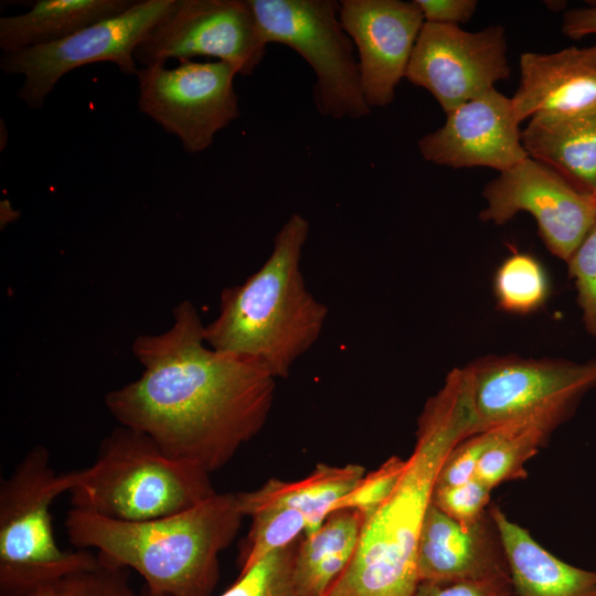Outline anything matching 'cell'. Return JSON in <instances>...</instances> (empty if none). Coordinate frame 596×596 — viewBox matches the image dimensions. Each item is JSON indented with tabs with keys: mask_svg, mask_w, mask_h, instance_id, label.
Wrapping results in <instances>:
<instances>
[{
	"mask_svg": "<svg viewBox=\"0 0 596 596\" xmlns=\"http://www.w3.org/2000/svg\"><path fill=\"white\" fill-rule=\"evenodd\" d=\"M244 547L241 550V571L253 566L267 554L284 549L305 533V515L289 508H269L254 513Z\"/></svg>",
	"mask_w": 596,
	"mask_h": 596,
	"instance_id": "25",
	"label": "cell"
},
{
	"mask_svg": "<svg viewBox=\"0 0 596 596\" xmlns=\"http://www.w3.org/2000/svg\"><path fill=\"white\" fill-rule=\"evenodd\" d=\"M309 222L295 213L279 228L263 266L243 284L226 287L217 317L204 326L213 350L248 360L275 379L318 340L328 308L307 289L300 259Z\"/></svg>",
	"mask_w": 596,
	"mask_h": 596,
	"instance_id": "4",
	"label": "cell"
},
{
	"mask_svg": "<svg viewBox=\"0 0 596 596\" xmlns=\"http://www.w3.org/2000/svg\"><path fill=\"white\" fill-rule=\"evenodd\" d=\"M528 156L557 172L575 189L596 190V104L567 114H538L521 130Z\"/></svg>",
	"mask_w": 596,
	"mask_h": 596,
	"instance_id": "18",
	"label": "cell"
},
{
	"mask_svg": "<svg viewBox=\"0 0 596 596\" xmlns=\"http://www.w3.org/2000/svg\"><path fill=\"white\" fill-rule=\"evenodd\" d=\"M296 546L297 541L241 571L220 596H299L292 576Z\"/></svg>",
	"mask_w": 596,
	"mask_h": 596,
	"instance_id": "26",
	"label": "cell"
},
{
	"mask_svg": "<svg viewBox=\"0 0 596 596\" xmlns=\"http://www.w3.org/2000/svg\"><path fill=\"white\" fill-rule=\"evenodd\" d=\"M25 596H57L56 583L42 586Z\"/></svg>",
	"mask_w": 596,
	"mask_h": 596,
	"instance_id": "36",
	"label": "cell"
},
{
	"mask_svg": "<svg viewBox=\"0 0 596 596\" xmlns=\"http://www.w3.org/2000/svg\"><path fill=\"white\" fill-rule=\"evenodd\" d=\"M581 401L582 397H564L500 425V435L481 458L476 477L491 489L525 478L526 461L575 413Z\"/></svg>",
	"mask_w": 596,
	"mask_h": 596,
	"instance_id": "22",
	"label": "cell"
},
{
	"mask_svg": "<svg viewBox=\"0 0 596 596\" xmlns=\"http://www.w3.org/2000/svg\"><path fill=\"white\" fill-rule=\"evenodd\" d=\"M243 518L237 493L215 492L184 511L138 522L72 508L64 525L74 546L96 550L102 563L131 568L161 596H211L219 555Z\"/></svg>",
	"mask_w": 596,
	"mask_h": 596,
	"instance_id": "3",
	"label": "cell"
},
{
	"mask_svg": "<svg viewBox=\"0 0 596 596\" xmlns=\"http://www.w3.org/2000/svg\"><path fill=\"white\" fill-rule=\"evenodd\" d=\"M475 424L469 369L455 368L419 414L397 487L364 522L350 564L323 596L414 595L418 542L438 472L451 449L475 434Z\"/></svg>",
	"mask_w": 596,
	"mask_h": 596,
	"instance_id": "2",
	"label": "cell"
},
{
	"mask_svg": "<svg viewBox=\"0 0 596 596\" xmlns=\"http://www.w3.org/2000/svg\"><path fill=\"white\" fill-rule=\"evenodd\" d=\"M406 467V459L392 456L379 468L365 473L359 483L334 507L358 511L368 521L391 497Z\"/></svg>",
	"mask_w": 596,
	"mask_h": 596,
	"instance_id": "27",
	"label": "cell"
},
{
	"mask_svg": "<svg viewBox=\"0 0 596 596\" xmlns=\"http://www.w3.org/2000/svg\"><path fill=\"white\" fill-rule=\"evenodd\" d=\"M586 332L596 339V223L566 262Z\"/></svg>",
	"mask_w": 596,
	"mask_h": 596,
	"instance_id": "28",
	"label": "cell"
},
{
	"mask_svg": "<svg viewBox=\"0 0 596 596\" xmlns=\"http://www.w3.org/2000/svg\"><path fill=\"white\" fill-rule=\"evenodd\" d=\"M519 125L511 98L493 88L449 111L445 124L417 145L434 164L502 172L529 157Z\"/></svg>",
	"mask_w": 596,
	"mask_h": 596,
	"instance_id": "15",
	"label": "cell"
},
{
	"mask_svg": "<svg viewBox=\"0 0 596 596\" xmlns=\"http://www.w3.org/2000/svg\"><path fill=\"white\" fill-rule=\"evenodd\" d=\"M19 216L18 212L12 207L9 200L4 199L0 202V224L1 227L13 222Z\"/></svg>",
	"mask_w": 596,
	"mask_h": 596,
	"instance_id": "35",
	"label": "cell"
},
{
	"mask_svg": "<svg viewBox=\"0 0 596 596\" xmlns=\"http://www.w3.org/2000/svg\"><path fill=\"white\" fill-rule=\"evenodd\" d=\"M266 46L249 0H174L134 55L139 67L215 57L249 76Z\"/></svg>",
	"mask_w": 596,
	"mask_h": 596,
	"instance_id": "10",
	"label": "cell"
},
{
	"mask_svg": "<svg viewBox=\"0 0 596 596\" xmlns=\"http://www.w3.org/2000/svg\"><path fill=\"white\" fill-rule=\"evenodd\" d=\"M57 596H139L130 585L126 568L99 563L73 573L56 583Z\"/></svg>",
	"mask_w": 596,
	"mask_h": 596,
	"instance_id": "30",
	"label": "cell"
},
{
	"mask_svg": "<svg viewBox=\"0 0 596 596\" xmlns=\"http://www.w3.org/2000/svg\"><path fill=\"white\" fill-rule=\"evenodd\" d=\"M520 83L511 98L521 123L538 114H567L596 104V43L520 56Z\"/></svg>",
	"mask_w": 596,
	"mask_h": 596,
	"instance_id": "17",
	"label": "cell"
},
{
	"mask_svg": "<svg viewBox=\"0 0 596 596\" xmlns=\"http://www.w3.org/2000/svg\"><path fill=\"white\" fill-rule=\"evenodd\" d=\"M174 0H137L124 12L89 24L50 44L6 53L0 68L20 75L18 97L40 109L63 76L78 67L114 63L125 75H137L135 50Z\"/></svg>",
	"mask_w": 596,
	"mask_h": 596,
	"instance_id": "8",
	"label": "cell"
},
{
	"mask_svg": "<svg viewBox=\"0 0 596 596\" xmlns=\"http://www.w3.org/2000/svg\"><path fill=\"white\" fill-rule=\"evenodd\" d=\"M491 488L478 477L454 486H436L432 502L450 519L471 525L488 512Z\"/></svg>",
	"mask_w": 596,
	"mask_h": 596,
	"instance_id": "29",
	"label": "cell"
},
{
	"mask_svg": "<svg viewBox=\"0 0 596 596\" xmlns=\"http://www.w3.org/2000/svg\"><path fill=\"white\" fill-rule=\"evenodd\" d=\"M425 22L458 25L471 19L477 9L475 0H415Z\"/></svg>",
	"mask_w": 596,
	"mask_h": 596,
	"instance_id": "33",
	"label": "cell"
},
{
	"mask_svg": "<svg viewBox=\"0 0 596 596\" xmlns=\"http://www.w3.org/2000/svg\"><path fill=\"white\" fill-rule=\"evenodd\" d=\"M483 222L503 225L519 212L536 222L550 253L567 262L596 223V200L550 167L528 157L499 173L483 189Z\"/></svg>",
	"mask_w": 596,
	"mask_h": 596,
	"instance_id": "11",
	"label": "cell"
},
{
	"mask_svg": "<svg viewBox=\"0 0 596 596\" xmlns=\"http://www.w3.org/2000/svg\"><path fill=\"white\" fill-rule=\"evenodd\" d=\"M236 75L237 70L222 61L139 67L138 108L174 135L188 153L202 152L240 116Z\"/></svg>",
	"mask_w": 596,
	"mask_h": 596,
	"instance_id": "9",
	"label": "cell"
},
{
	"mask_svg": "<svg viewBox=\"0 0 596 596\" xmlns=\"http://www.w3.org/2000/svg\"><path fill=\"white\" fill-rule=\"evenodd\" d=\"M266 44L291 47L316 75L319 114L361 119L370 114L354 45L343 29L334 0H249Z\"/></svg>",
	"mask_w": 596,
	"mask_h": 596,
	"instance_id": "7",
	"label": "cell"
},
{
	"mask_svg": "<svg viewBox=\"0 0 596 596\" xmlns=\"http://www.w3.org/2000/svg\"><path fill=\"white\" fill-rule=\"evenodd\" d=\"M139 596H161L152 590H150L148 587L143 586L141 592L139 593Z\"/></svg>",
	"mask_w": 596,
	"mask_h": 596,
	"instance_id": "37",
	"label": "cell"
},
{
	"mask_svg": "<svg viewBox=\"0 0 596 596\" xmlns=\"http://www.w3.org/2000/svg\"><path fill=\"white\" fill-rule=\"evenodd\" d=\"M419 582L510 577L505 551L489 509L462 525L430 504L417 549Z\"/></svg>",
	"mask_w": 596,
	"mask_h": 596,
	"instance_id": "16",
	"label": "cell"
},
{
	"mask_svg": "<svg viewBox=\"0 0 596 596\" xmlns=\"http://www.w3.org/2000/svg\"><path fill=\"white\" fill-rule=\"evenodd\" d=\"M363 524L358 511L340 509L297 541L292 576L299 596H323L331 588L350 564Z\"/></svg>",
	"mask_w": 596,
	"mask_h": 596,
	"instance_id": "23",
	"label": "cell"
},
{
	"mask_svg": "<svg viewBox=\"0 0 596 596\" xmlns=\"http://www.w3.org/2000/svg\"><path fill=\"white\" fill-rule=\"evenodd\" d=\"M132 0H38L30 10L0 18L2 54L60 41L127 10Z\"/></svg>",
	"mask_w": 596,
	"mask_h": 596,
	"instance_id": "21",
	"label": "cell"
},
{
	"mask_svg": "<svg viewBox=\"0 0 596 596\" xmlns=\"http://www.w3.org/2000/svg\"><path fill=\"white\" fill-rule=\"evenodd\" d=\"M413 596H515L511 577L419 582Z\"/></svg>",
	"mask_w": 596,
	"mask_h": 596,
	"instance_id": "32",
	"label": "cell"
},
{
	"mask_svg": "<svg viewBox=\"0 0 596 596\" xmlns=\"http://www.w3.org/2000/svg\"><path fill=\"white\" fill-rule=\"evenodd\" d=\"M364 475V467L356 464H319L300 480L269 479L258 489L238 492V503L244 517L269 508L297 510L306 518L305 536H308L323 524L336 504L353 490Z\"/></svg>",
	"mask_w": 596,
	"mask_h": 596,
	"instance_id": "20",
	"label": "cell"
},
{
	"mask_svg": "<svg viewBox=\"0 0 596 596\" xmlns=\"http://www.w3.org/2000/svg\"><path fill=\"white\" fill-rule=\"evenodd\" d=\"M499 435L500 426H497L459 441L446 457L438 472L436 486H454L475 478L481 458L497 441Z\"/></svg>",
	"mask_w": 596,
	"mask_h": 596,
	"instance_id": "31",
	"label": "cell"
},
{
	"mask_svg": "<svg viewBox=\"0 0 596 596\" xmlns=\"http://www.w3.org/2000/svg\"><path fill=\"white\" fill-rule=\"evenodd\" d=\"M509 75L501 25L469 32L458 25L425 22L405 77L427 89L448 114Z\"/></svg>",
	"mask_w": 596,
	"mask_h": 596,
	"instance_id": "13",
	"label": "cell"
},
{
	"mask_svg": "<svg viewBox=\"0 0 596 596\" xmlns=\"http://www.w3.org/2000/svg\"><path fill=\"white\" fill-rule=\"evenodd\" d=\"M562 32L575 40L596 34V7L566 11L563 14Z\"/></svg>",
	"mask_w": 596,
	"mask_h": 596,
	"instance_id": "34",
	"label": "cell"
},
{
	"mask_svg": "<svg viewBox=\"0 0 596 596\" xmlns=\"http://www.w3.org/2000/svg\"><path fill=\"white\" fill-rule=\"evenodd\" d=\"M471 375L475 434L521 417L564 397H584L596 387V358L490 354L467 365Z\"/></svg>",
	"mask_w": 596,
	"mask_h": 596,
	"instance_id": "12",
	"label": "cell"
},
{
	"mask_svg": "<svg viewBox=\"0 0 596 596\" xmlns=\"http://www.w3.org/2000/svg\"><path fill=\"white\" fill-rule=\"evenodd\" d=\"M499 531L515 596H596V572L571 565L538 543L500 508L489 507Z\"/></svg>",
	"mask_w": 596,
	"mask_h": 596,
	"instance_id": "19",
	"label": "cell"
},
{
	"mask_svg": "<svg viewBox=\"0 0 596 596\" xmlns=\"http://www.w3.org/2000/svg\"><path fill=\"white\" fill-rule=\"evenodd\" d=\"M193 304L173 308V322L140 334L132 353L141 375L105 396L123 426L147 434L169 456L211 473L264 426L275 377L259 365L210 348Z\"/></svg>",
	"mask_w": 596,
	"mask_h": 596,
	"instance_id": "1",
	"label": "cell"
},
{
	"mask_svg": "<svg viewBox=\"0 0 596 596\" xmlns=\"http://www.w3.org/2000/svg\"><path fill=\"white\" fill-rule=\"evenodd\" d=\"M593 196H594V198H595V200H596V190L594 191V193H593Z\"/></svg>",
	"mask_w": 596,
	"mask_h": 596,
	"instance_id": "38",
	"label": "cell"
},
{
	"mask_svg": "<svg viewBox=\"0 0 596 596\" xmlns=\"http://www.w3.org/2000/svg\"><path fill=\"white\" fill-rule=\"evenodd\" d=\"M66 492L49 449L31 448L0 483V596H25L100 561L85 549L62 550L55 541L51 505Z\"/></svg>",
	"mask_w": 596,
	"mask_h": 596,
	"instance_id": "6",
	"label": "cell"
},
{
	"mask_svg": "<svg viewBox=\"0 0 596 596\" xmlns=\"http://www.w3.org/2000/svg\"><path fill=\"white\" fill-rule=\"evenodd\" d=\"M63 476L73 508L128 522L174 514L215 493L209 472L123 425L100 441L89 466Z\"/></svg>",
	"mask_w": 596,
	"mask_h": 596,
	"instance_id": "5",
	"label": "cell"
},
{
	"mask_svg": "<svg viewBox=\"0 0 596 596\" xmlns=\"http://www.w3.org/2000/svg\"><path fill=\"white\" fill-rule=\"evenodd\" d=\"M339 17L358 51L368 105H390L425 23L419 7L415 0H342Z\"/></svg>",
	"mask_w": 596,
	"mask_h": 596,
	"instance_id": "14",
	"label": "cell"
},
{
	"mask_svg": "<svg viewBox=\"0 0 596 596\" xmlns=\"http://www.w3.org/2000/svg\"><path fill=\"white\" fill-rule=\"evenodd\" d=\"M546 270L529 253H513L497 268L493 295L498 307L513 315H530L542 308L550 297Z\"/></svg>",
	"mask_w": 596,
	"mask_h": 596,
	"instance_id": "24",
	"label": "cell"
}]
</instances>
